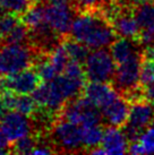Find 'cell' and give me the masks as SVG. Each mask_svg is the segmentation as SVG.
<instances>
[{"mask_svg": "<svg viewBox=\"0 0 154 155\" xmlns=\"http://www.w3.org/2000/svg\"><path fill=\"white\" fill-rule=\"evenodd\" d=\"M0 43L30 44V30L27 25L21 21L5 38L0 39Z\"/></svg>", "mask_w": 154, "mask_h": 155, "instance_id": "cell-18", "label": "cell"}, {"mask_svg": "<svg viewBox=\"0 0 154 155\" xmlns=\"http://www.w3.org/2000/svg\"><path fill=\"white\" fill-rule=\"evenodd\" d=\"M35 4H38L35 0H0V12L22 17Z\"/></svg>", "mask_w": 154, "mask_h": 155, "instance_id": "cell-19", "label": "cell"}, {"mask_svg": "<svg viewBox=\"0 0 154 155\" xmlns=\"http://www.w3.org/2000/svg\"><path fill=\"white\" fill-rule=\"evenodd\" d=\"M21 21L17 15L0 12V39L5 38Z\"/></svg>", "mask_w": 154, "mask_h": 155, "instance_id": "cell-24", "label": "cell"}, {"mask_svg": "<svg viewBox=\"0 0 154 155\" xmlns=\"http://www.w3.org/2000/svg\"><path fill=\"white\" fill-rule=\"evenodd\" d=\"M129 125L144 130L154 124V103L146 99L136 100L130 102Z\"/></svg>", "mask_w": 154, "mask_h": 155, "instance_id": "cell-13", "label": "cell"}, {"mask_svg": "<svg viewBox=\"0 0 154 155\" xmlns=\"http://www.w3.org/2000/svg\"><path fill=\"white\" fill-rule=\"evenodd\" d=\"M38 57L31 44L0 43V77L34 67Z\"/></svg>", "mask_w": 154, "mask_h": 155, "instance_id": "cell-2", "label": "cell"}, {"mask_svg": "<svg viewBox=\"0 0 154 155\" xmlns=\"http://www.w3.org/2000/svg\"><path fill=\"white\" fill-rule=\"evenodd\" d=\"M104 129L100 125L83 127V144L86 152L99 147L102 144Z\"/></svg>", "mask_w": 154, "mask_h": 155, "instance_id": "cell-17", "label": "cell"}, {"mask_svg": "<svg viewBox=\"0 0 154 155\" xmlns=\"http://www.w3.org/2000/svg\"><path fill=\"white\" fill-rule=\"evenodd\" d=\"M50 137L56 152L78 153L84 148L83 127L61 118H57L55 120Z\"/></svg>", "mask_w": 154, "mask_h": 155, "instance_id": "cell-3", "label": "cell"}, {"mask_svg": "<svg viewBox=\"0 0 154 155\" xmlns=\"http://www.w3.org/2000/svg\"><path fill=\"white\" fill-rule=\"evenodd\" d=\"M138 140L143 146L144 154H154V124L142 133Z\"/></svg>", "mask_w": 154, "mask_h": 155, "instance_id": "cell-25", "label": "cell"}, {"mask_svg": "<svg viewBox=\"0 0 154 155\" xmlns=\"http://www.w3.org/2000/svg\"><path fill=\"white\" fill-rule=\"evenodd\" d=\"M137 42L143 48V50L154 45V25L145 27V28H141L139 35L137 38Z\"/></svg>", "mask_w": 154, "mask_h": 155, "instance_id": "cell-28", "label": "cell"}, {"mask_svg": "<svg viewBox=\"0 0 154 155\" xmlns=\"http://www.w3.org/2000/svg\"><path fill=\"white\" fill-rule=\"evenodd\" d=\"M143 61L144 53L141 51L128 60L117 65L112 84L121 95L128 97L141 87V69Z\"/></svg>", "mask_w": 154, "mask_h": 155, "instance_id": "cell-4", "label": "cell"}, {"mask_svg": "<svg viewBox=\"0 0 154 155\" xmlns=\"http://www.w3.org/2000/svg\"><path fill=\"white\" fill-rule=\"evenodd\" d=\"M70 35L92 50L110 47L118 36L112 24L102 14L91 10L78 12L72 25Z\"/></svg>", "mask_w": 154, "mask_h": 155, "instance_id": "cell-1", "label": "cell"}, {"mask_svg": "<svg viewBox=\"0 0 154 155\" xmlns=\"http://www.w3.org/2000/svg\"><path fill=\"white\" fill-rule=\"evenodd\" d=\"M144 59H149V60H154V45L144 49Z\"/></svg>", "mask_w": 154, "mask_h": 155, "instance_id": "cell-31", "label": "cell"}, {"mask_svg": "<svg viewBox=\"0 0 154 155\" xmlns=\"http://www.w3.org/2000/svg\"><path fill=\"white\" fill-rule=\"evenodd\" d=\"M110 23L119 38L137 40L141 32V27L134 16L133 7H129L125 4L121 10L112 18Z\"/></svg>", "mask_w": 154, "mask_h": 155, "instance_id": "cell-11", "label": "cell"}, {"mask_svg": "<svg viewBox=\"0 0 154 155\" xmlns=\"http://www.w3.org/2000/svg\"><path fill=\"white\" fill-rule=\"evenodd\" d=\"M153 1H154V0H153Z\"/></svg>", "mask_w": 154, "mask_h": 155, "instance_id": "cell-34", "label": "cell"}, {"mask_svg": "<svg viewBox=\"0 0 154 155\" xmlns=\"http://www.w3.org/2000/svg\"><path fill=\"white\" fill-rule=\"evenodd\" d=\"M122 4L127 5L129 7H136L138 5H142V4H146V2H151L152 0H120Z\"/></svg>", "mask_w": 154, "mask_h": 155, "instance_id": "cell-30", "label": "cell"}, {"mask_svg": "<svg viewBox=\"0 0 154 155\" xmlns=\"http://www.w3.org/2000/svg\"><path fill=\"white\" fill-rule=\"evenodd\" d=\"M109 83L110 82H90L86 84L83 91L86 99L101 110L120 95L113 84Z\"/></svg>", "mask_w": 154, "mask_h": 155, "instance_id": "cell-10", "label": "cell"}, {"mask_svg": "<svg viewBox=\"0 0 154 155\" xmlns=\"http://www.w3.org/2000/svg\"><path fill=\"white\" fill-rule=\"evenodd\" d=\"M129 140L125 136L121 128L108 126L104 129L102 139V147L105 155H120L128 152Z\"/></svg>", "mask_w": 154, "mask_h": 155, "instance_id": "cell-14", "label": "cell"}, {"mask_svg": "<svg viewBox=\"0 0 154 155\" xmlns=\"http://www.w3.org/2000/svg\"><path fill=\"white\" fill-rule=\"evenodd\" d=\"M7 112H8V109L6 107V104H5V102H4V99H2V96L0 94V119L5 116Z\"/></svg>", "mask_w": 154, "mask_h": 155, "instance_id": "cell-32", "label": "cell"}, {"mask_svg": "<svg viewBox=\"0 0 154 155\" xmlns=\"http://www.w3.org/2000/svg\"><path fill=\"white\" fill-rule=\"evenodd\" d=\"M154 81V60L144 59L141 69V86H146Z\"/></svg>", "mask_w": 154, "mask_h": 155, "instance_id": "cell-27", "label": "cell"}, {"mask_svg": "<svg viewBox=\"0 0 154 155\" xmlns=\"http://www.w3.org/2000/svg\"><path fill=\"white\" fill-rule=\"evenodd\" d=\"M130 112V101L120 94L115 101L102 109L103 121L109 126L122 128L128 122Z\"/></svg>", "mask_w": 154, "mask_h": 155, "instance_id": "cell-12", "label": "cell"}, {"mask_svg": "<svg viewBox=\"0 0 154 155\" xmlns=\"http://www.w3.org/2000/svg\"><path fill=\"white\" fill-rule=\"evenodd\" d=\"M45 5V17L49 25L60 38H67L70 34L72 25L76 15L78 14V8L75 4H72L70 0H64L52 4Z\"/></svg>", "mask_w": 154, "mask_h": 155, "instance_id": "cell-7", "label": "cell"}, {"mask_svg": "<svg viewBox=\"0 0 154 155\" xmlns=\"http://www.w3.org/2000/svg\"><path fill=\"white\" fill-rule=\"evenodd\" d=\"M117 62L107 48L95 49L84 62L85 76L89 82H112Z\"/></svg>", "mask_w": 154, "mask_h": 155, "instance_id": "cell-6", "label": "cell"}, {"mask_svg": "<svg viewBox=\"0 0 154 155\" xmlns=\"http://www.w3.org/2000/svg\"><path fill=\"white\" fill-rule=\"evenodd\" d=\"M142 87H143V91H144V96H145V99L154 103V81L152 83H150L149 85L142 86Z\"/></svg>", "mask_w": 154, "mask_h": 155, "instance_id": "cell-29", "label": "cell"}, {"mask_svg": "<svg viewBox=\"0 0 154 155\" xmlns=\"http://www.w3.org/2000/svg\"><path fill=\"white\" fill-rule=\"evenodd\" d=\"M48 59L50 60V62L53 65V67L56 68V70L59 74L64 73V70L66 69L67 65H68L69 61H70L68 53L66 51V49H65L62 42L60 44H58V45L48 54Z\"/></svg>", "mask_w": 154, "mask_h": 155, "instance_id": "cell-22", "label": "cell"}, {"mask_svg": "<svg viewBox=\"0 0 154 155\" xmlns=\"http://www.w3.org/2000/svg\"><path fill=\"white\" fill-rule=\"evenodd\" d=\"M38 108V104L34 101L33 96H30L28 94H16L15 93V99H14L12 110L21 112L26 116H33Z\"/></svg>", "mask_w": 154, "mask_h": 155, "instance_id": "cell-21", "label": "cell"}, {"mask_svg": "<svg viewBox=\"0 0 154 155\" xmlns=\"http://www.w3.org/2000/svg\"><path fill=\"white\" fill-rule=\"evenodd\" d=\"M62 44L68 53L70 60L84 65V62L90 54V48H87L85 44H83L82 42L73 39V38L68 39V36L62 40Z\"/></svg>", "mask_w": 154, "mask_h": 155, "instance_id": "cell-16", "label": "cell"}, {"mask_svg": "<svg viewBox=\"0 0 154 155\" xmlns=\"http://www.w3.org/2000/svg\"><path fill=\"white\" fill-rule=\"evenodd\" d=\"M133 13L141 28L154 25V4L146 2L138 5L133 8Z\"/></svg>", "mask_w": 154, "mask_h": 155, "instance_id": "cell-20", "label": "cell"}, {"mask_svg": "<svg viewBox=\"0 0 154 155\" xmlns=\"http://www.w3.org/2000/svg\"><path fill=\"white\" fill-rule=\"evenodd\" d=\"M57 118L68 120L82 127L101 125L103 121L102 111H100L98 107L91 103L85 96H78L68 101L60 110Z\"/></svg>", "mask_w": 154, "mask_h": 155, "instance_id": "cell-5", "label": "cell"}, {"mask_svg": "<svg viewBox=\"0 0 154 155\" xmlns=\"http://www.w3.org/2000/svg\"><path fill=\"white\" fill-rule=\"evenodd\" d=\"M110 51L117 65H119L121 62L128 60L129 58L135 56L136 53L144 50L137 42V40L119 38L110 45Z\"/></svg>", "mask_w": 154, "mask_h": 155, "instance_id": "cell-15", "label": "cell"}, {"mask_svg": "<svg viewBox=\"0 0 154 155\" xmlns=\"http://www.w3.org/2000/svg\"><path fill=\"white\" fill-rule=\"evenodd\" d=\"M38 4H52V2H58V1H64V0H35Z\"/></svg>", "mask_w": 154, "mask_h": 155, "instance_id": "cell-33", "label": "cell"}, {"mask_svg": "<svg viewBox=\"0 0 154 155\" xmlns=\"http://www.w3.org/2000/svg\"><path fill=\"white\" fill-rule=\"evenodd\" d=\"M38 139L36 136L32 133L30 135H26L24 137L17 139L13 143L12 146V153L16 154H32L34 148L38 146Z\"/></svg>", "mask_w": 154, "mask_h": 155, "instance_id": "cell-23", "label": "cell"}, {"mask_svg": "<svg viewBox=\"0 0 154 155\" xmlns=\"http://www.w3.org/2000/svg\"><path fill=\"white\" fill-rule=\"evenodd\" d=\"M0 128L9 143L16 142L19 138L33 133V126L28 116L14 110L8 111L0 119Z\"/></svg>", "mask_w": 154, "mask_h": 155, "instance_id": "cell-8", "label": "cell"}, {"mask_svg": "<svg viewBox=\"0 0 154 155\" xmlns=\"http://www.w3.org/2000/svg\"><path fill=\"white\" fill-rule=\"evenodd\" d=\"M115 0H74V4L76 5L79 12L82 10H91V12H98L104 7L109 2Z\"/></svg>", "mask_w": 154, "mask_h": 155, "instance_id": "cell-26", "label": "cell"}, {"mask_svg": "<svg viewBox=\"0 0 154 155\" xmlns=\"http://www.w3.org/2000/svg\"><path fill=\"white\" fill-rule=\"evenodd\" d=\"M0 78L5 91H10L16 94H31L42 83V79L34 67Z\"/></svg>", "mask_w": 154, "mask_h": 155, "instance_id": "cell-9", "label": "cell"}]
</instances>
